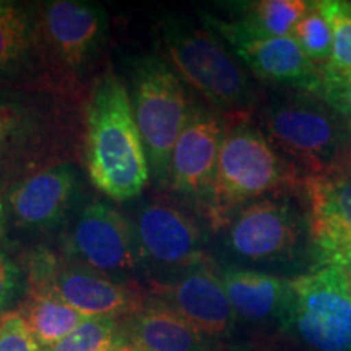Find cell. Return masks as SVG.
I'll use <instances>...</instances> for the list:
<instances>
[{"label": "cell", "mask_w": 351, "mask_h": 351, "mask_svg": "<svg viewBox=\"0 0 351 351\" xmlns=\"http://www.w3.org/2000/svg\"><path fill=\"white\" fill-rule=\"evenodd\" d=\"M47 54L69 70H82L98 54L108 33V12L83 0H52L38 7Z\"/></svg>", "instance_id": "cell-11"}, {"label": "cell", "mask_w": 351, "mask_h": 351, "mask_svg": "<svg viewBox=\"0 0 351 351\" xmlns=\"http://www.w3.org/2000/svg\"><path fill=\"white\" fill-rule=\"evenodd\" d=\"M332 28V57L327 67L320 69L335 75H351V2L320 0Z\"/></svg>", "instance_id": "cell-25"}, {"label": "cell", "mask_w": 351, "mask_h": 351, "mask_svg": "<svg viewBox=\"0 0 351 351\" xmlns=\"http://www.w3.org/2000/svg\"><path fill=\"white\" fill-rule=\"evenodd\" d=\"M219 275L236 317L249 324L275 320L283 326L289 302V278L243 267H228Z\"/></svg>", "instance_id": "cell-18"}, {"label": "cell", "mask_w": 351, "mask_h": 351, "mask_svg": "<svg viewBox=\"0 0 351 351\" xmlns=\"http://www.w3.org/2000/svg\"><path fill=\"white\" fill-rule=\"evenodd\" d=\"M70 249L83 265L106 276L135 269L140 257L130 223L101 202L86 205L78 215L70 232Z\"/></svg>", "instance_id": "cell-12"}, {"label": "cell", "mask_w": 351, "mask_h": 351, "mask_svg": "<svg viewBox=\"0 0 351 351\" xmlns=\"http://www.w3.org/2000/svg\"><path fill=\"white\" fill-rule=\"evenodd\" d=\"M225 125V119L217 114L192 109L171 156L168 182L176 192L207 202L217 174Z\"/></svg>", "instance_id": "cell-13"}, {"label": "cell", "mask_w": 351, "mask_h": 351, "mask_svg": "<svg viewBox=\"0 0 351 351\" xmlns=\"http://www.w3.org/2000/svg\"><path fill=\"white\" fill-rule=\"evenodd\" d=\"M160 32L169 64L182 82L228 116L251 111L257 99L251 77L212 29L181 15H166Z\"/></svg>", "instance_id": "cell-6"}, {"label": "cell", "mask_w": 351, "mask_h": 351, "mask_svg": "<svg viewBox=\"0 0 351 351\" xmlns=\"http://www.w3.org/2000/svg\"><path fill=\"white\" fill-rule=\"evenodd\" d=\"M29 280L33 289L54 293L86 317H117L134 304V295L124 285L85 265L60 263L49 252L34 254Z\"/></svg>", "instance_id": "cell-10"}, {"label": "cell", "mask_w": 351, "mask_h": 351, "mask_svg": "<svg viewBox=\"0 0 351 351\" xmlns=\"http://www.w3.org/2000/svg\"><path fill=\"white\" fill-rule=\"evenodd\" d=\"M73 125L47 95L0 90V191L67 163Z\"/></svg>", "instance_id": "cell-5"}, {"label": "cell", "mask_w": 351, "mask_h": 351, "mask_svg": "<svg viewBox=\"0 0 351 351\" xmlns=\"http://www.w3.org/2000/svg\"><path fill=\"white\" fill-rule=\"evenodd\" d=\"M202 25L223 39L230 51L254 75L282 88L317 93L320 69L307 59L293 36L251 38L231 29L225 21L210 13H200Z\"/></svg>", "instance_id": "cell-9"}, {"label": "cell", "mask_w": 351, "mask_h": 351, "mask_svg": "<svg viewBox=\"0 0 351 351\" xmlns=\"http://www.w3.org/2000/svg\"><path fill=\"white\" fill-rule=\"evenodd\" d=\"M0 351H43L20 313L0 314Z\"/></svg>", "instance_id": "cell-26"}, {"label": "cell", "mask_w": 351, "mask_h": 351, "mask_svg": "<svg viewBox=\"0 0 351 351\" xmlns=\"http://www.w3.org/2000/svg\"><path fill=\"white\" fill-rule=\"evenodd\" d=\"M282 332L307 351H351V296L335 265L289 278Z\"/></svg>", "instance_id": "cell-8"}, {"label": "cell", "mask_w": 351, "mask_h": 351, "mask_svg": "<svg viewBox=\"0 0 351 351\" xmlns=\"http://www.w3.org/2000/svg\"><path fill=\"white\" fill-rule=\"evenodd\" d=\"M265 351H307L304 348H296L295 345H283V343H276L270 348H267Z\"/></svg>", "instance_id": "cell-30"}, {"label": "cell", "mask_w": 351, "mask_h": 351, "mask_svg": "<svg viewBox=\"0 0 351 351\" xmlns=\"http://www.w3.org/2000/svg\"><path fill=\"white\" fill-rule=\"evenodd\" d=\"M41 51L38 8L0 0V82L25 73Z\"/></svg>", "instance_id": "cell-20"}, {"label": "cell", "mask_w": 351, "mask_h": 351, "mask_svg": "<svg viewBox=\"0 0 351 351\" xmlns=\"http://www.w3.org/2000/svg\"><path fill=\"white\" fill-rule=\"evenodd\" d=\"M324 263L335 265L341 271L351 296V245H343V247L333 249L330 252L319 256L317 265H324Z\"/></svg>", "instance_id": "cell-29"}, {"label": "cell", "mask_w": 351, "mask_h": 351, "mask_svg": "<svg viewBox=\"0 0 351 351\" xmlns=\"http://www.w3.org/2000/svg\"><path fill=\"white\" fill-rule=\"evenodd\" d=\"M129 96L150 174L168 182L174 145L192 114L184 82L168 60L147 54L132 67Z\"/></svg>", "instance_id": "cell-7"}, {"label": "cell", "mask_w": 351, "mask_h": 351, "mask_svg": "<svg viewBox=\"0 0 351 351\" xmlns=\"http://www.w3.org/2000/svg\"><path fill=\"white\" fill-rule=\"evenodd\" d=\"M20 314L43 350L59 343L86 319V315L47 289H33Z\"/></svg>", "instance_id": "cell-22"}, {"label": "cell", "mask_w": 351, "mask_h": 351, "mask_svg": "<svg viewBox=\"0 0 351 351\" xmlns=\"http://www.w3.org/2000/svg\"><path fill=\"white\" fill-rule=\"evenodd\" d=\"M7 207L2 204V200H0V236L3 234V230H5V225H7Z\"/></svg>", "instance_id": "cell-31"}, {"label": "cell", "mask_w": 351, "mask_h": 351, "mask_svg": "<svg viewBox=\"0 0 351 351\" xmlns=\"http://www.w3.org/2000/svg\"><path fill=\"white\" fill-rule=\"evenodd\" d=\"M119 351H134V350H127V348H121Z\"/></svg>", "instance_id": "cell-32"}, {"label": "cell", "mask_w": 351, "mask_h": 351, "mask_svg": "<svg viewBox=\"0 0 351 351\" xmlns=\"http://www.w3.org/2000/svg\"><path fill=\"white\" fill-rule=\"evenodd\" d=\"M225 137L218 156L217 174L207 204L213 228L221 230L244 205L302 184L261 127L247 114H232L225 119Z\"/></svg>", "instance_id": "cell-3"}, {"label": "cell", "mask_w": 351, "mask_h": 351, "mask_svg": "<svg viewBox=\"0 0 351 351\" xmlns=\"http://www.w3.org/2000/svg\"><path fill=\"white\" fill-rule=\"evenodd\" d=\"M309 5V0H258L238 3V16L223 20L231 29L251 38H285Z\"/></svg>", "instance_id": "cell-21"}, {"label": "cell", "mask_w": 351, "mask_h": 351, "mask_svg": "<svg viewBox=\"0 0 351 351\" xmlns=\"http://www.w3.org/2000/svg\"><path fill=\"white\" fill-rule=\"evenodd\" d=\"M257 125L301 184L351 169L350 121L317 95L280 88L263 101Z\"/></svg>", "instance_id": "cell-1"}, {"label": "cell", "mask_w": 351, "mask_h": 351, "mask_svg": "<svg viewBox=\"0 0 351 351\" xmlns=\"http://www.w3.org/2000/svg\"><path fill=\"white\" fill-rule=\"evenodd\" d=\"M350 129H351V121H350Z\"/></svg>", "instance_id": "cell-33"}, {"label": "cell", "mask_w": 351, "mask_h": 351, "mask_svg": "<svg viewBox=\"0 0 351 351\" xmlns=\"http://www.w3.org/2000/svg\"><path fill=\"white\" fill-rule=\"evenodd\" d=\"M205 340L171 306L143 307L122 332V348L134 351H205Z\"/></svg>", "instance_id": "cell-19"}, {"label": "cell", "mask_w": 351, "mask_h": 351, "mask_svg": "<svg viewBox=\"0 0 351 351\" xmlns=\"http://www.w3.org/2000/svg\"><path fill=\"white\" fill-rule=\"evenodd\" d=\"M291 36L315 67H327L332 57V28L320 0H309V5L296 23Z\"/></svg>", "instance_id": "cell-23"}, {"label": "cell", "mask_w": 351, "mask_h": 351, "mask_svg": "<svg viewBox=\"0 0 351 351\" xmlns=\"http://www.w3.org/2000/svg\"><path fill=\"white\" fill-rule=\"evenodd\" d=\"M78 191V174L70 163L44 168L12 187L7 210L19 225L51 228L59 223Z\"/></svg>", "instance_id": "cell-16"}, {"label": "cell", "mask_w": 351, "mask_h": 351, "mask_svg": "<svg viewBox=\"0 0 351 351\" xmlns=\"http://www.w3.org/2000/svg\"><path fill=\"white\" fill-rule=\"evenodd\" d=\"M122 330L116 317L98 315L86 317L70 335L43 351H119Z\"/></svg>", "instance_id": "cell-24"}, {"label": "cell", "mask_w": 351, "mask_h": 351, "mask_svg": "<svg viewBox=\"0 0 351 351\" xmlns=\"http://www.w3.org/2000/svg\"><path fill=\"white\" fill-rule=\"evenodd\" d=\"M225 245L232 261L295 271V278L317 267L306 200L288 192L244 205L225 228Z\"/></svg>", "instance_id": "cell-4"}, {"label": "cell", "mask_w": 351, "mask_h": 351, "mask_svg": "<svg viewBox=\"0 0 351 351\" xmlns=\"http://www.w3.org/2000/svg\"><path fill=\"white\" fill-rule=\"evenodd\" d=\"M315 258L333 249L351 245V169L302 184Z\"/></svg>", "instance_id": "cell-17"}, {"label": "cell", "mask_w": 351, "mask_h": 351, "mask_svg": "<svg viewBox=\"0 0 351 351\" xmlns=\"http://www.w3.org/2000/svg\"><path fill=\"white\" fill-rule=\"evenodd\" d=\"M315 95L351 121V75H335L320 70V85Z\"/></svg>", "instance_id": "cell-27"}, {"label": "cell", "mask_w": 351, "mask_h": 351, "mask_svg": "<svg viewBox=\"0 0 351 351\" xmlns=\"http://www.w3.org/2000/svg\"><path fill=\"white\" fill-rule=\"evenodd\" d=\"M169 306L200 333L204 339H218L232 330L236 314L223 285L221 275L207 262L184 271L166 289Z\"/></svg>", "instance_id": "cell-15"}, {"label": "cell", "mask_w": 351, "mask_h": 351, "mask_svg": "<svg viewBox=\"0 0 351 351\" xmlns=\"http://www.w3.org/2000/svg\"><path fill=\"white\" fill-rule=\"evenodd\" d=\"M21 288V270L13 258L0 252V314L16 300Z\"/></svg>", "instance_id": "cell-28"}, {"label": "cell", "mask_w": 351, "mask_h": 351, "mask_svg": "<svg viewBox=\"0 0 351 351\" xmlns=\"http://www.w3.org/2000/svg\"><path fill=\"white\" fill-rule=\"evenodd\" d=\"M140 254L166 269H192L205 262L202 236L191 218L165 204L140 210L135 226Z\"/></svg>", "instance_id": "cell-14"}, {"label": "cell", "mask_w": 351, "mask_h": 351, "mask_svg": "<svg viewBox=\"0 0 351 351\" xmlns=\"http://www.w3.org/2000/svg\"><path fill=\"white\" fill-rule=\"evenodd\" d=\"M85 161L90 181L112 200L134 199L150 181L129 90L112 72L95 83L86 101Z\"/></svg>", "instance_id": "cell-2"}]
</instances>
